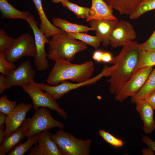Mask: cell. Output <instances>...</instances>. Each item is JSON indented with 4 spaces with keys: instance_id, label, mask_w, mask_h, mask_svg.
I'll return each mask as SVG.
<instances>
[{
    "instance_id": "19",
    "label": "cell",
    "mask_w": 155,
    "mask_h": 155,
    "mask_svg": "<svg viewBox=\"0 0 155 155\" xmlns=\"http://www.w3.org/2000/svg\"><path fill=\"white\" fill-rule=\"evenodd\" d=\"M48 130L40 133L38 138V146L44 155H63L56 143L51 138Z\"/></svg>"
},
{
    "instance_id": "38",
    "label": "cell",
    "mask_w": 155,
    "mask_h": 155,
    "mask_svg": "<svg viewBox=\"0 0 155 155\" xmlns=\"http://www.w3.org/2000/svg\"><path fill=\"white\" fill-rule=\"evenodd\" d=\"M113 57L110 53L108 52H103L102 62L110 63Z\"/></svg>"
},
{
    "instance_id": "35",
    "label": "cell",
    "mask_w": 155,
    "mask_h": 155,
    "mask_svg": "<svg viewBox=\"0 0 155 155\" xmlns=\"http://www.w3.org/2000/svg\"><path fill=\"white\" fill-rule=\"evenodd\" d=\"M7 84L6 75L1 74L0 75V94H2L6 90Z\"/></svg>"
},
{
    "instance_id": "39",
    "label": "cell",
    "mask_w": 155,
    "mask_h": 155,
    "mask_svg": "<svg viewBox=\"0 0 155 155\" xmlns=\"http://www.w3.org/2000/svg\"><path fill=\"white\" fill-rule=\"evenodd\" d=\"M103 51L100 50H97L93 53L92 55L93 59L98 62H102V59Z\"/></svg>"
},
{
    "instance_id": "22",
    "label": "cell",
    "mask_w": 155,
    "mask_h": 155,
    "mask_svg": "<svg viewBox=\"0 0 155 155\" xmlns=\"http://www.w3.org/2000/svg\"><path fill=\"white\" fill-rule=\"evenodd\" d=\"M52 21L53 24L55 26L59 27L67 33L83 32L87 33L90 31H93L91 27L72 23L59 17L53 18Z\"/></svg>"
},
{
    "instance_id": "8",
    "label": "cell",
    "mask_w": 155,
    "mask_h": 155,
    "mask_svg": "<svg viewBox=\"0 0 155 155\" xmlns=\"http://www.w3.org/2000/svg\"><path fill=\"white\" fill-rule=\"evenodd\" d=\"M152 71V67H147L135 72L115 94V99L121 102L128 97L134 96L143 86Z\"/></svg>"
},
{
    "instance_id": "25",
    "label": "cell",
    "mask_w": 155,
    "mask_h": 155,
    "mask_svg": "<svg viewBox=\"0 0 155 155\" xmlns=\"http://www.w3.org/2000/svg\"><path fill=\"white\" fill-rule=\"evenodd\" d=\"M67 34L70 37L80 40L96 49L102 42L100 38L96 36H91L82 32L68 33Z\"/></svg>"
},
{
    "instance_id": "2",
    "label": "cell",
    "mask_w": 155,
    "mask_h": 155,
    "mask_svg": "<svg viewBox=\"0 0 155 155\" xmlns=\"http://www.w3.org/2000/svg\"><path fill=\"white\" fill-rule=\"evenodd\" d=\"M55 61L54 65L46 80L50 85H57L67 80L77 83L83 82L90 79L94 72V64L92 61L80 64L73 63L63 59Z\"/></svg>"
},
{
    "instance_id": "17",
    "label": "cell",
    "mask_w": 155,
    "mask_h": 155,
    "mask_svg": "<svg viewBox=\"0 0 155 155\" xmlns=\"http://www.w3.org/2000/svg\"><path fill=\"white\" fill-rule=\"evenodd\" d=\"M32 1L39 16L40 22L39 28L47 38L55 35L66 33L55 26L49 20L43 10L42 0H32Z\"/></svg>"
},
{
    "instance_id": "6",
    "label": "cell",
    "mask_w": 155,
    "mask_h": 155,
    "mask_svg": "<svg viewBox=\"0 0 155 155\" xmlns=\"http://www.w3.org/2000/svg\"><path fill=\"white\" fill-rule=\"evenodd\" d=\"M22 88L31 98L35 110L40 107H47L55 111L64 119L68 118L67 112L59 106L56 100L46 92H44L33 80L28 84Z\"/></svg>"
},
{
    "instance_id": "7",
    "label": "cell",
    "mask_w": 155,
    "mask_h": 155,
    "mask_svg": "<svg viewBox=\"0 0 155 155\" xmlns=\"http://www.w3.org/2000/svg\"><path fill=\"white\" fill-rule=\"evenodd\" d=\"M111 69V66L109 67L105 65L100 73L83 82L74 83L65 80L55 86H51L46 84L43 86V89L54 99L58 100L72 90L77 89L80 87L93 84L102 77L109 76V73Z\"/></svg>"
},
{
    "instance_id": "4",
    "label": "cell",
    "mask_w": 155,
    "mask_h": 155,
    "mask_svg": "<svg viewBox=\"0 0 155 155\" xmlns=\"http://www.w3.org/2000/svg\"><path fill=\"white\" fill-rule=\"evenodd\" d=\"M63 155H89L92 140L78 139L60 129L50 134Z\"/></svg>"
},
{
    "instance_id": "31",
    "label": "cell",
    "mask_w": 155,
    "mask_h": 155,
    "mask_svg": "<svg viewBox=\"0 0 155 155\" xmlns=\"http://www.w3.org/2000/svg\"><path fill=\"white\" fill-rule=\"evenodd\" d=\"M98 134L105 141L113 146L120 147L123 145V143L122 140L103 130H99Z\"/></svg>"
},
{
    "instance_id": "16",
    "label": "cell",
    "mask_w": 155,
    "mask_h": 155,
    "mask_svg": "<svg viewBox=\"0 0 155 155\" xmlns=\"http://www.w3.org/2000/svg\"><path fill=\"white\" fill-rule=\"evenodd\" d=\"M89 16L86 20H115L116 17L113 14V9L104 0H91Z\"/></svg>"
},
{
    "instance_id": "10",
    "label": "cell",
    "mask_w": 155,
    "mask_h": 155,
    "mask_svg": "<svg viewBox=\"0 0 155 155\" xmlns=\"http://www.w3.org/2000/svg\"><path fill=\"white\" fill-rule=\"evenodd\" d=\"M26 21L32 28L34 35L36 49V54L34 58V65L40 71H45L49 67V61L47 59V54L45 51V46L49 40L37 26V22L34 17L31 15Z\"/></svg>"
},
{
    "instance_id": "43",
    "label": "cell",
    "mask_w": 155,
    "mask_h": 155,
    "mask_svg": "<svg viewBox=\"0 0 155 155\" xmlns=\"http://www.w3.org/2000/svg\"><path fill=\"white\" fill-rule=\"evenodd\" d=\"M61 0H52V2L54 3H59L61 2Z\"/></svg>"
},
{
    "instance_id": "40",
    "label": "cell",
    "mask_w": 155,
    "mask_h": 155,
    "mask_svg": "<svg viewBox=\"0 0 155 155\" xmlns=\"http://www.w3.org/2000/svg\"><path fill=\"white\" fill-rule=\"evenodd\" d=\"M142 154L143 155H155L154 152L150 148L148 147L147 148H144L142 150Z\"/></svg>"
},
{
    "instance_id": "34",
    "label": "cell",
    "mask_w": 155,
    "mask_h": 155,
    "mask_svg": "<svg viewBox=\"0 0 155 155\" xmlns=\"http://www.w3.org/2000/svg\"><path fill=\"white\" fill-rule=\"evenodd\" d=\"M155 110V89L150 93L144 99Z\"/></svg>"
},
{
    "instance_id": "3",
    "label": "cell",
    "mask_w": 155,
    "mask_h": 155,
    "mask_svg": "<svg viewBox=\"0 0 155 155\" xmlns=\"http://www.w3.org/2000/svg\"><path fill=\"white\" fill-rule=\"evenodd\" d=\"M47 58L55 61L63 59L71 62L76 54L87 49V44L68 36L67 33L55 35L48 43Z\"/></svg>"
},
{
    "instance_id": "29",
    "label": "cell",
    "mask_w": 155,
    "mask_h": 155,
    "mask_svg": "<svg viewBox=\"0 0 155 155\" xmlns=\"http://www.w3.org/2000/svg\"><path fill=\"white\" fill-rule=\"evenodd\" d=\"M16 38L9 36L2 29H0V53L6 55L11 49Z\"/></svg>"
},
{
    "instance_id": "20",
    "label": "cell",
    "mask_w": 155,
    "mask_h": 155,
    "mask_svg": "<svg viewBox=\"0 0 155 155\" xmlns=\"http://www.w3.org/2000/svg\"><path fill=\"white\" fill-rule=\"evenodd\" d=\"M121 15L129 16L144 0H104Z\"/></svg>"
},
{
    "instance_id": "42",
    "label": "cell",
    "mask_w": 155,
    "mask_h": 155,
    "mask_svg": "<svg viewBox=\"0 0 155 155\" xmlns=\"http://www.w3.org/2000/svg\"><path fill=\"white\" fill-rule=\"evenodd\" d=\"M4 124L0 126V144L4 139Z\"/></svg>"
},
{
    "instance_id": "1",
    "label": "cell",
    "mask_w": 155,
    "mask_h": 155,
    "mask_svg": "<svg viewBox=\"0 0 155 155\" xmlns=\"http://www.w3.org/2000/svg\"><path fill=\"white\" fill-rule=\"evenodd\" d=\"M139 45L136 41H128L123 45L119 53L113 57L110 63L114 65L107 81L111 94L117 93L134 73L139 57Z\"/></svg>"
},
{
    "instance_id": "18",
    "label": "cell",
    "mask_w": 155,
    "mask_h": 155,
    "mask_svg": "<svg viewBox=\"0 0 155 155\" xmlns=\"http://www.w3.org/2000/svg\"><path fill=\"white\" fill-rule=\"evenodd\" d=\"M27 132L26 129L21 126L5 137L0 144V155H5L21 144L22 140L26 137Z\"/></svg>"
},
{
    "instance_id": "24",
    "label": "cell",
    "mask_w": 155,
    "mask_h": 155,
    "mask_svg": "<svg viewBox=\"0 0 155 155\" xmlns=\"http://www.w3.org/2000/svg\"><path fill=\"white\" fill-rule=\"evenodd\" d=\"M155 65V51H148L140 49L137 63L134 73L144 67Z\"/></svg>"
},
{
    "instance_id": "9",
    "label": "cell",
    "mask_w": 155,
    "mask_h": 155,
    "mask_svg": "<svg viewBox=\"0 0 155 155\" xmlns=\"http://www.w3.org/2000/svg\"><path fill=\"white\" fill-rule=\"evenodd\" d=\"M36 49L34 38L29 33H24L16 38L10 51L5 55L8 62L13 63L24 56L35 58Z\"/></svg>"
},
{
    "instance_id": "26",
    "label": "cell",
    "mask_w": 155,
    "mask_h": 155,
    "mask_svg": "<svg viewBox=\"0 0 155 155\" xmlns=\"http://www.w3.org/2000/svg\"><path fill=\"white\" fill-rule=\"evenodd\" d=\"M61 3L63 6L73 12L78 18L86 20L88 18L90 8L80 6L68 0H61Z\"/></svg>"
},
{
    "instance_id": "27",
    "label": "cell",
    "mask_w": 155,
    "mask_h": 155,
    "mask_svg": "<svg viewBox=\"0 0 155 155\" xmlns=\"http://www.w3.org/2000/svg\"><path fill=\"white\" fill-rule=\"evenodd\" d=\"M40 133L28 138L26 142L22 144H20L14 147L8 153L7 155H24L30 149L33 145L38 143V138Z\"/></svg>"
},
{
    "instance_id": "11",
    "label": "cell",
    "mask_w": 155,
    "mask_h": 155,
    "mask_svg": "<svg viewBox=\"0 0 155 155\" xmlns=\"http://www.w3.org/2000/svg\"><path fill=\"white\" fill-rule=\"evenodd\" d=\"M36 74L30 61L23 62L6 75V89L14 86H20L22 87L26 86L33 80Z\"/></svg>"
},
{
    "instance_id": "37",
    "label": "cell",
    "mask_w": 155,
    "mask_h": 155,
    "mask_svg": "<svg viewBox=\"0 0 155 155\" xmlns=\"http://www.w3.org/2000/svg\"><path fill=\"white\" fill-rule=\"evenodd\" d=\"M29 155H44L42 151L39 148L38 145L35 144V146L30 150Z\"/></svg>"
},
{
    "instance_id": "15",
    "label": "cell",
    "mask_w": 155,
    "mask_h": 155,
    "mask_svg": "<svg viewBox=\"0 0 155 155\" xmlns=\"http://www.w3.org/2000/svg\"><path fill=\"white\" fill-rule=\"evenodd\" d=\"M134 104L136 110L143 121V130L146 134L151 133L155 129L154 110L144 99L138 101Z\"/></svg>"
},
{
    "instance_id": "12",
    "label": "cell",
    "mask_w": 155,
    "mask_h": 155,
    "mask_svg": "<svg viewBox=\"0 0 155 155\" xmlns=\"http://www.w3.org/2000/svg\"><path fill=\"white\" fill-rule=\"evenodd\" d=\"M136 37L133 26L130 23L125 20H119L111 32L109 44L116 48L133 40Z\"/></svg>"
},
{
    "instance_id": "13",
    "label": "cell",
    "mask_w": 155,
    "mask_h": 155,
    "mask_svg": "<svg viewBox=\"0 0 155 155\" xmlns=\"http://www.w3.org/2000/svg\"><path fill=\"white\" fill-rule=\"evenodd\" d=\"M32 107V105L30 103L20 102L17 104L9 114L7 115L5 123V137L21 126L27 112L30 110Z\"/></svg>"
},
{
    "instance_id": "41",
    "label": "cell",
    "mask_w": 155,
    "mask_h": 155,
    "mask_svg": "<svg viewBox=\"0 0 155 155\" xmlns=\"http://www.w3.org/2000/svg\"><path fill=\"white\" fill-rule=\"evenodd\" d=\"M7 115L1 112H0V126L5 123Z\"/></svg>"
},
{
    "instance_id": "36",
    "label": "cell",
    "mask_w": 155,
    "mask_h": 155,
    "mask_svg": "<svg viewBox=\"0 0 155 155\" xmlns=\"http://www.w3.org/2000/svg\"><path fill=\"white\" fill-rule=\"evenodd\" d=\"M142 141L144 143L146 144L148 147L151 148L155 152V142L146 135L143 136Z\"/></svg>"
},
{
    "instance_id": "21",
    "label": "cell",
    "mask_w": 155,
    "mask_h": 155,
    "mask_svg": "<svg viewBox=\"0 0 155 155\" xmlns=\"http://www.w3.org/2000/svg\"><path fill=\"white\" fill-rule=\"evenodd\" d=\"M0 10L3 19H20L26 21L31 15L28 11H20L10 4L7 0H0Z\"/></svg>"
},
{
    "instance_id": "23",
    "label": "cell",
    "mask_w": 155,
    "mask_h": 155,
    "mask_svg": "<svg viewBox=\"0 0 155 155\" xmlns=\"http://www.w3.org/2000/svg\"><path fill=\"white\" fill-rule=\"evenodd\" d=\"M155 89V68L150 74L144 84L134 96L131 97V101L133 103L144 99Z\"/></svg>"
},
{
    "instance_id": "28",
    "label": "cell",
    "mask_w": 155,
    "mask_h": 155,
    "mask_svg": "<svg viewBox=\"0 0 155 155\" xmlns=\"http://www.w3.org/2000/svg\"><path fill=\"white\" fill-rule=\"evenodd\" d=\"M155 9V0H144L129 16L131 19L138 18L144 13Z\"/></svg>"
},
{
    "instance_id": "14",
    "label": "cell",
    "mask_w": 155,
    "mask_h": 155,
    "mask_svg": "<svg viewBox=\"0 0 155 155\" xmlns=\"http://www.w3.org/2000/svg\"><path fill=\"white\" fill-rule=\"evenodd\" d=\"M118 20L117 19L92 20L89 21L91 27L96 32V36L100 38L104 46L109 44L111 32Z\"/></svg>"
},
{
    "instance_id": "32",
    "label": "cell",
    "mask_w": 155,
    "mask_h": 155,
    "mask_svg": "<svg viewBox=\"0 0 155 155\" xmlns=\"http://www.w3.org/2000/svg\"><path fill=\"white\" fill-rule=\"evenodd\" d=\"M16 68L13 63L8 61L5 58V55L0 53V72L6 75Z\"/></svg>"
},
{
    "instance_id": "33",
    "label": "cell",
    "mask_w": 155,
    "mask_h": 155,
    "mask_svg": "<svg viewBox=\"0 0 155 155\" xmlns=\"http://www.w3.org/2000/svg\"><path fill=\"white\" fill-rule=\"evenodd\" d=\"M139 46L140 49L155 51V29L148 39L142 43H139Z\"/></svg>"
},
{
    "instance_id": "30",
    "label": "cell",
    "mask_w": 155,
    "mask_h": 155,
    "mask_svg": "<svg viewBox=\"0 0 155 155\" xmlns=\"http://www.w3.org/2000/svg\"><path fill=\"white\" fill-rule=\"evenodd\" d=\"M17 105L16 101L10 100L6 95H4L0 98V112L8 115L13 110Z\"/></svg>"
},
{
    "instance_id": "5",
    "label": "cell",
    "mask_w": 155,
    "mask_h": 155,
    "mask_svg": "<svg viewBox=\"0 0 155 155\" xmlns=\"http://www.w3.org/2000/svg\"><path fill=\"white\" fill-rule=\"evenodd\" d=\"M35 110L32 117L25 119L21 125L27 131V138L53 128L64 127L63 123L54 119L45 107H41Z\"/></svg>"
}]
</instances>
